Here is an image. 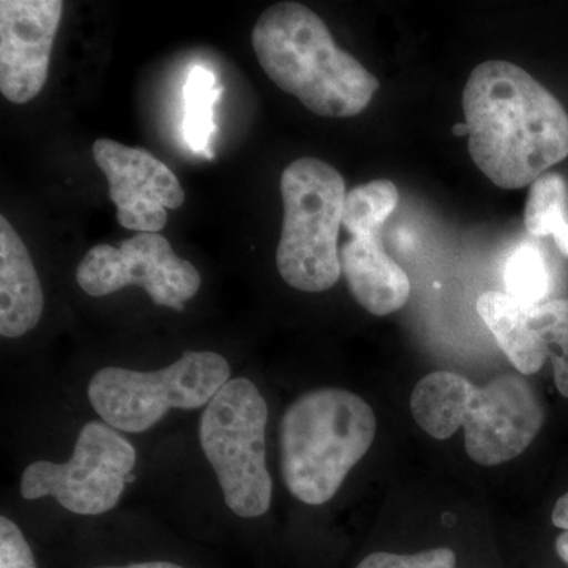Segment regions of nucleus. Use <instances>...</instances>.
I'll return each instance as SVG.
<instances>
[{
	"mask_svg": "<svg viewBox=\"0 0 568 568\" xmlns=\"http://www.w3.org/2000/svg\"><path fill=\"white\" fill-rule=\"evenodd\" d=\"M77 280L92 297L140 286L153 304L175 312H183L185 302L192 301L201 287L197 268L179 257L160 233H140L119 246H93L78 265Z\"/></svg>",
	"mask_w": 568,
	"mask_h": 568,
	"instance_id": "nucleus-8",
	"label": "nucleus"
},
{
	"mask_svg": "<svg viewBox=\"0 0 568 568\" xmlns=\"http://www.w3.org/2000/svg\"><path fill=\"white\" fill-rule=\"evenodd\" d=\"M530 310L511 295L497 291L481 294L477 302L478 316L521 375H536L547 362V355L529 327Z\"/></svg>",
	"mask_w": 568,
	"mask_h": 568,
	"instance_id": "nucleus-14",
	"label": "nucleus"
},
{
	"mask_svg": "<svg viewBox=\"0 0 568 568\" xmlns=\"http://www.w3.org/2000/svg\"><path fill=\"white\" fill-rule=\"evenodd\" d=\"M44 295L28 246L0 216V335L20 338L40 323Z\"/></svg>",
	"mask_w": 568,
	"mask_h": 568,
	"instance_id": "nucleus-13",
	"label": "nucleus"
},
{
	"mask_svg": "<svg viewBox=\"0 0 568 568\" xmlns=\"http://www.w3.org/2000/svg\"><path fill=\"white\" fill-rule=\"evenodd\" d=\"M62 11L61 0L0 2V92L9 102L29 103L47 84Z\"/></svg>",
	"mask_w": 568,
	"mask_h": 568,
	"instance_id": "nucleus-11",
	"label": "nucleus"
},
{
	"mask_svg": "<svg viewBox=\"0 0 568 568\" xmlns=\"http://www.w3.org/2000/svg\"><path fill=\"white\" fill-rule=\"evenodd\" d=\"M268 409L245 377L231 379L205 406L200 444L222 488L224 503L241 518L267 514L272 478L265 462Z\"/></svg>",
	"mask_w": 568,
	"mask_h": 568,
	"instance_id": "nucleus-5",
	"label": "nucleus"
},
{
	"mask_svg": "<svg viewBox=\"0 0 568 568\" xmlns=\"http://www.w3.org/2000/svg\"><path fill=\"white\" fill-rule=\"evenodd\" d=\"M231 381V366L212 351H185L159 372L100 369L89 383V402L118 432L144 433L171 409H200Z\"/></svg>",
	"mask_w": 568,
	"mask_h": 568,
	"instance_id": "nucleus-6",
	"label": "nucleus"
},
{
	"mask_svg": "<svg viewBox=\"0 0 568 568\" xmlns=\"http://www.w3.org/2000/svg\"><path fill=\"white\" fill-rule=\"evenodd\" d=\"M355 568H457V556L448 548L428 549L407 556L377 551L366 556Z\"/></svg>",
	"mask_w": 568,
	"mask_h": 568,
	"instance_id": "nucleus-21",
	"label": "nucleus"
},
{
	"mask_svg": "<svg viewBox=\"0 0 568 568\" xmlns=\"http://www.w3.org/2000/svg\"><path fill=\"white\" fill-rule=\"evenodd\" d=\"M376 416L361 396L317 388L284 410L280 454L284 485L295 499L323 506L372 447Z\"/></svg>",
	"mask_w": 568,
	"mask_h": 568,
	"instance_id": "nucleus-3",
	"label": "nucleus"
},
{
	"mask_svg": "<svg viewBox=\"0 0 568 568\" xmlns=\"http://www.w3.org/2000/svg\"><path fill=\"white\" fill-rule=\"evenodd\" d=\"M0 568H37L24 534L7 517L0 518Z\"/></svg>",
	"mask_w": 568,
	"mask_h": 568,
	"instance_id": "nucleus-22",
	"label": "nucleus"
},
{
	"mask_svg": "<svg viewBox=\"0 0 568 568\" xmlns=\"http://www.w3.org/2000/svg\"><path fill=\"white\" fill-rule=\"evenodd\" d=\"M223 88L216 85L215 74L204 67H194L183 85V138L197 155L212 160L211 141L216 132L213 106L219 102Z\"/></svg>",
	"mask_w": 568,
	"mask_h": 568,
	"instance_id": "nucleus-16",
	"label": "nucleus"
},
{
	"mask_svg": "<svg viewBox=\"0 0 568 568\" xmlns=\"http://www.w3.org/2000/svg\"><path fill=\"white\" fill-rule=\"evenodd\" d=\"M134 463L136 450L118 429L89 422L69 462H36L26 467L21 496L28 500L51 496L71 514L103 515L118 506L125 485L133 480Z\"/></svg>",
	"mask_w": 568,
	"mask_h": 568,
	"instance_id": "nucleus-7",
	"label": "nucleus"
},
{
	"mask_svg": "<svg viewBox=\"0 0 568 568\" xmlns=\"http://www.w3.org/2000/svg\"><path fill=\"white\" fill-rule=\"evenodd\" d=\"M283 230L276 267L284 282L304 293H324L342 276L338 235L346 183L320 159L295 160L282 174Z\"/></svg>",
	"mask_w": 568,
	"mask_h": 568,
	"instance_id": "nucleus-4",
	"label": "nucleus"
},
{
	"mask_svg": "<svg viewBox=\"0 0 568 568\" xmlns=\"http://www.w3.org/2000/svg\"><path fill=\"white\" fill-rule=\"evenodd\" d=\"M339 263L351 294L372 315H392L409 301V278L384 250L381 233L351 235Z\"/></svg>",
	"mask_w": 568,
	"mask_h": 568,
	"instance_id": "nucleus-12",
	"label": "nucleus"
},
{
	"mask_svg": "<svg viewBox=\"0 0 568 568\" xmlns=\"http://www.w3.org/2000/svg\"><path fill=\"white\" fill-rule=\"evenodd\" d=\"M525 224L536 237L552 235L559 252L568 257L567 182L558 173H547L530 185Z\"/></svg>",
	"mask_w": 568,
	"mask_h": 568,
	"instance_id": "nucleus-17",
	"label": "nucleus"
},
{
	"mask_svg": "<svg viewBox=\"0 0 568 568\" xmlns=\"http://www.w3.org/2000/svg\"><path fill=\"white\" fill-rule=\"evenodd\" d=\"M556 551H558L559 558L568 566V530L560 534L558 540H556Z\"/></svg>",
	"mask_w": 568,
	"mask_h": 568,
	"instance_id": "nucleus-25",
	"label": "nucleus"
},
{
	"mask_svg": "<svg viewBox=\"0 0 568 568\" xmlns=\"http://www.w3.org/2000/svg\"><path fill=\"white\" fill-rule=\"evenodd\" d=\"M93 160L110 185L118 222L134 233H155L166 226L168 209L185 203L178 175L142 148L100 138L92 145Z\"/></svg>",
	"mask_w": 568,
	"mask_h": 568,
	"instance_id": "nucleus-10",
	"label": "nucleus"
},
{
	"mask_svg": "<svg viewBox=\"0 0 568 568\" xmlns=\"http://www.w3.org/2000/svg\"><path fill=\"white\" fill-rule=\"evenodd\" d=\"M469 153L500 189L532 185L568 156V114L528 71L506 61L480 63L463 91Z\"/></svg>",
	"mask_w": 568,
	"mask_h": 568,
	"instance_id": "nucleus-1",
	"label": "nucleus"
},
{
	"mask_svg": "<svg viewBox=\"0 0 568 568\" xmlns=\"http://www.w3.org/2000/svg\"><path fill=\"white\" fill-rule=\"evenodd\" d=\"M544 406L521 375H499L474 386L463 420L465 446L473 462L497 466L519 457L544 425Z\"/></svg>",
	"mask_w": 568,
	"mask_h": 568,
	"instance_id": "nucleus-9",
	"label": "nucleus"
},
{
	"mask_svg": "<svg viewBox=\"0 0 568 568\" xmlns=\"http://www.w3.org/2000/svg\"><path fill=\"white\" fill-rule=\"evenodd\" d=\"M452 132H454L455 136H465V134H467V136H469V126H467V123H457V125L454 126V130H452Z\"/></svg>",
	"mask_w": 568,
	"mask_h": 568,
	"instance_id": "nucleus-26",
	"label": "nucleus"
},
{
	"mask_svg": "<svg viewBox=\"0 0 568 568\" xmlns=\"http://www.w3.org/2000/svg\"><path fill=\"white\" fill-rule=\"evenodd\" d=\"M474 384L465 376L436 372L425 376L410 395L414 420L436 439H448L463 426Z\"/></svg>",
	"mask_w": 568,
	"mask_h": 568,
	"instance_id": "nucleus-15",
	"label": "nucleus"
},
{
	"mask_svg": "<svg viewBox=\"0 0 568 568\" xmlns=\"http://www.w3.org/2000/svg\"><path fill=\"white\" fill-rule=\"evenodd\" d=\"M529 327L551 358L559 394L568 398V301L555 298L529 312Z\"/></svg>",
	"mask_w": 568,
	"mask_h": 568,
	"instance_id": "nucleus-19",
	"label": "nucleus"
},
{
	"mask_svg": "<svg viewBox=\"0 0 568 568\" xmlns=\"http://www.w3.org/2000/svg\"><path fill=\"white\" fill-rule=\"evenodd\" d=\"M504 280L507 294L526 308L544 304L551 286L547 263L538 248L530 244L518 245L508 256Z\"/></svg>",
	"mask_w": 568,
	"mask_h": 568,
	"instance_id": "nucleus-20",
	"label": "nucleus"
},
{
	"mask_svg": "<svg viewBox=\"0 0 568 568\" xmlns=\"http://www.w3.org/2000/svg\"><path fill=\"white\" fill-rule=\"evenodd\" d=\"M398 201V189L387 179L355 186L346 194L343 227L349 235L383 233Z\"/></svg>",
	"mask_w": 568,
	"mask_h": 568,
	"instance_id": "nucleus-18",
	"label": "nucleus"
},
{
	"mask_svg": "<svg viewBox=\"0 0 568 568\" xmlns=\"http://www.w3.org/2000/svg\"><path fill=\"white\" fill-rule=\"evenodd\" d=\"M552 523L555 526H558L560 529L568 530V493L562 497H559L558 503H556L555 510H552L551 515Z\"/></svg>",
	"mask_w": 568,
	"mask_h": 568,
	"instance_id": "nucleus-23",
	"label": "nucleus"
},
{
	"mask_svg": "<svg viewBox=\"0 0 568 568\" xmlns=\"http://www.w3.org/2000/svg\"><path fill=\"white\" fill-rule=\"evenodd\" d=\"M97 568H185V567L178 566V564H173V562H141V564H130V566H125V567H97Z\"/></svg>",
	"mask_w": 568,
	"mask_h": 568,
	"instance_id": "nucleus-24",
	"label": "nucleus"
},
{
	"mask_svg": "<svg viewBox=\"0 0 568 568\" xmlns=\"http://www.w3.org/2000/svg\"><path fill=\"white\" fill-rule=\"evenodd\" d=\"M252 44L265 74L306 110L354 118L368 106L379 80L336 47L327 24L304 3L280 2L254 24Z\"/></svg>",
	"mask_w": 568,
	"mask_h": 568,
	"instance_id": "nucleus-2",
	"label": "nucleus"
}]
</instances>
